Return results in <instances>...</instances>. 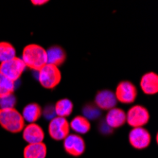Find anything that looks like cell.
Instances as JSON below:
<instances>
[{
    "mask_svg": "<svg viewBox=\"0 0 158 158\" xmlns=\"http://www.w3.org/2000/svg\"><path fill=\"white\" fill-rule=\"evenodd\" d=\"M31 3L33 5H35V6H41V5H44V4L48 3V1H47V0H42V1H39V0H38V1H37V0H32Z\"/></svg>",
    "mask_w": 158,
    "mask_h": 158,
    "instance_id": "cell-25",
    "label": "cell"
},
{
    "mask_svg": "<svg viewBox=\"0 0 158 158\" xmlns=\"http://www.w3.org/2000/svg\"><path fill=\"white\" fill-rule=\"evenodd\" d=\"M42 114L44 118L47 119V120H52L54 118H56V113H55V108H54V105L52 104H48L44 110L42 111Z\"/></svg>",
    "mask_w": 158,
    "mask_h": 158,
    "instance_id": "cell-23",
    "label": "cell"
},
{
    "mask_svg": "<svg viewBox=\"0 0 158 158\" xmlns=\"http://www.w3.org/2000/svg\"><path fill=\"white\" fill-rule=\"evenodd\" d=\"M26 65L21 58L14 57L13 59L0 64V74L15 82L26 70Z\"/></svg>",
    "mask_w": 158,
    "mask_h": 158,
    "instance_id": "cell-4",
    "label": "cell"
},
{
    "mask_svg": "<svg viewBox=\"0 0 158 158\" xmlns=\"http://www.w3.org/2000/svg\"><path fill=\"white\" fill-rule=\"evenodd\" d=\"M104 120L112 129L119 128L126 122V113L120 108L114 107L108 111Z\"/></svg>",
    "mask_w": 158,
    "mask_h": 158,
    "instance_id": "cell-13",
    "label": "cell"
},
{
    "mask_svg": "<svg viewBox=\"0 0 158 158\" xmlns=\"http://www.w3.org/2000/svg\"><path fill=\"white\" fill-rule=\"evenodd\" d=\"M54 108L56 117L66 118L69 117L73 111V103L68 98H63L56 102Z\"/></svg>",
    "mask_w": 158,
    "mask_h": 158,
    "instance_id": "cell-18",
    "label": "cell"
},
{
    "mask_svg": "<svg viewBox=\"0 0 158 158\" xmlns=\"http://www.w3.org/2000/svg\"><path fill=\"white\" fill-rule=\"evenodd\" d=\"M66 59V54L63 48L59 46L50 47L47 50V60L48 64H52L55 66L62 65Z\"/></svg>",
    "mask_w": 158,
    "mask_h": 158,
    "instance_id": "cell-14",
    "label": "cell"
},
{
    "mask_svg": "<svg viewBox=\"0 0 158 158\" xmlns=\"http://www.w3.org/2000/svg\"><path fill=\"white\" fill-rule=\"evenodd\" d=\"M140 87L146 95H154L158 92V75L155 72H148L142 76Z\"/></svg>",
    "mask_w": 158,
    "mask_h": 158,
    "instance_id": "cell-12",
    "label": "cell"
},
{
    "mask_svg": "<svg viewBox=\"0 0 158 158\" xmlns=\"http://www.w3.org/2000/svg\"><path fill=\"white\" fill-rule=\"evenodd\" d=\"M98 130H99L100 133L103 134V135H110L112 133V131H113V129L107 125L105 120H102V122H100L99 126H98Z\"/></svg>",
    "mask_w": 158,
    "mask_h": 158,
    "instance_id": "cell-24",
    "label": "cell"
},
{
    "mask_svg": "<svg viewBox=\"0 0 158 158\" xmlns=\"http://www.w3.org/2000/svg\"><path fill=\"white\" fill-rule=\"evenodd\" d=\"M42 116V108L39 104L32 102L27 104L23 109L22 117L25 121L30 123H35Z\"/></svg>",
    "mask_w": 158,
    "mask_h": 158,
    "instance_id": "cell-16",
    "label": "cell"
},
{
    "mask_svg": "<svg viewBox=\"0 0 158 158\" xmlns=\"http://www.w3.org/2000/svg\"><path fill=\"white\" fill-rule=\"evenodd\" d=\"M16 97L13 95V93L0 98V109L14 108L16 104Z\"/></svg>",
    "mask_w": 158,
    "mask_h": 158,
    "instance_id": "cell-21",
    "label": "cell"
},
{
    "mask_svg": "<svg viewBox=\"0 0 158 158\" xmlns=\"http://www.w3.org/2000/svg\"><path fill=\"white\" fill-rule=\"evenodd\" d=\"M0 126L10 133L17 134L25 128V120L16 109H0Z\"/></svg>",
    "mask_w": 158,
    "mask_h": 158,
    "instance_id": "cell-2",
    "label": "cell"
},
{
    "mask_svg": "<svg viewBox=\"0 0 158 158\" xmlns=\"http://www.w3.org/2000/svg\"><path fill=\"white\" fill-rule=\"evenodd\" d=\"M37 72V80L46 89H54L62 81V74L59 67L47 64Z\"/></svg>",
    "mask_w": 158,
    "mask_h": 158,
    "instance_id": "cell-3",
    "label": "cell"
},
{
    "mask_svg": "<svg viewBox=\"0 0 158 158\" xmlns=\"http://www.w3.org/2000/svg\"><path fill=\"white\" fill-rule=\"evenodd\" d=\"M152 136L148 130L143 127L133 128L129 133V143L136 150H143L149 147L151 144Z\"/></svg>",
    "mask_w": 158,
    "mask_h": 158,
    "instance_id": "cell-8",
    "label": "cell"
},
{
    "mask_svg": "<svg viewBox=\"0 0 158 158\" xmlns=\"http://www.w3.org/2000/svg\"><path fill=\"white\" fill-rule=\"evenodd\" d=\"M82 113H83V117L85 118H87L88 120H96L102 116L100 109L96 104L93 103L85 104L82 108Z\"/></svg>",
    "mask_w": 158,
    "mask_h": 158,
    "instance_id": "cell-20",
    "label": "cell"
},
{
    "mask_svg": "<svg viewBox=\"0 0 158 158\" xmlns=\"http://www.w3.org/2000/svg\"><path fill=\"white\" fill-rule=\"evenodd\" d=\"M21 59L26 67H28L34 71H39L43 66L48 64L47 50L36 44L27 45L23 49Z\"/></svg>",
    "mask_w": 158,
    "mask_h": 158,
    "instance_id": "cell-1",
    "label": "cell"
},
{
    "mask_svg": "<svg viewBox=\"0 0 158 158\" xmlns=\"http://www.w3.org/2000/svg\"><path fill=\"white\" fill-rule=\"evenodd\" d=\"M16 57V50L9 42H0V63H4Z\"/></svg>",
    "mask_w": 158,
    "mask_h": 158,
    "instance_id": "cell-19",
    "label": "cell"
},
{
    "mask_svg": "<svg viewBox=\"0 0 158 158\" xmlns=\"http://www.w3.org/2000/svg\"><path fill=\"white\" fill-rule=\"evenodd\" d=\"M0 88L9 94H12L15 90V82L7 79L2 74H0Z\"/></svg>",
    "mask_w": 158,
    "mask_h": 158,
    "instance_id": "cell-22",
    "label": "cell"
},
{
    "mask_svg": "<svg viewBox=\"0 0 158 158\" xmlns=\"http://www.w3.org/2000/svg\"><path fill=\"white\" fill-rule=\"evenodd\" d=\"M69 122L65 118L56 117L48 124V134L56 141L64 140L69 135Z\"/></svg>",
    "mask_w": 158,
    "mask_h": 158,
    "instance_id": "cell-7",
    "label": "cell"
},
{
    "mask_svg": "<svg viewBox=\"0 0 158 158\" xmlns=\"http://www.w3.org/2000/svg\"><path fill=\"white\" fill-rule=\"evenodd\" d=\"M69 127L77 134L84 135L90 131L91 125L89 120L85 118L83 116H77L71 120V122L69 123Z\"/></svg>",
    "mask_w": 158,
    "mask_h": 158,
    "instance_id": "cell-17",
    "label": "cell"
},
{
    "mask_svg": "<svg viewBox=\"0 0 158 158\" xmlns=\"http://www.w3.org/2000/svg\"><path fill=\"white\" fill-rule=\"evenodd\" d=\"M114 96L118 102L124 104H130L136 99L137 90L134 83L128 81H123L118 84Z\"/></svg>",
    "mask_w": 158,
    "mask_h": 158,
    "instance_id": "cell-6",
    "label": "cell"
},
{
    "mask_svg": "<svg viewBox=\"0 0 158 158\" xmlns=\"http://www.w3.org/2000/svg\"><path fill=\"white\" fill-rule=\"evenodd\" d=\"M47 145L45 143H34L27 144L24 149V158H46L47 157Z\"/></svg>",
    "mask_w": 158,
    "mask_h": 158,
    "instance_id": "cell-15",
    "label": "cell"
},
{
    "mask_svg": "<svg viewBox=\"0 0 158 158\" xmlns=\"http://www.w3.org/2000/svg\"><path fill=\"white\" fill-rule=\"evenodd\" d=\"M64 151L72 156H81L85 152L84 139L77 134H69L64 139Z\"/></svg>",
    "mask_w": 158,
    "mask_h": 158,
    "instance_id": "cell-9",
    "label": "cell"
},
{
    "mask_svg": "<svg viewBox=\"0 0 158 158\" xmlns=\"http://www.w3.org/2000/svg\"><path fill=\"white\" fill-rule=\"evenodd\" d=\"M118 100L114 93L110 90H102L95 97V104L100 110H111L116 107Z\"/></svg>",
    "mask_w": 158,
    "mask_h": 158,
    "instance_id": "cell-11",
    "label": "cell"
},
{
    "mask_svg": "<svg viewBox=\"0 0 158 158\" xmlns=\"http://www.w3.org/2000/svg\"><path fill=\"white\" fill-rule=\"evenodd\" d=\"M23 138L28 144L41 143L45 138V133L41 126L36 123H30L23 129Z\"/></svg>",
    "mask_w": 158,
    "mask_h": 158,
    "instance_id": "cell-10",
    "label": "cell"
},
{
    "mask_svg": "<svg viewBox=\"0 0 158 158\" xmlns=\"http://www.w3.org/2000/svg\"><path fill=\"white\" fill-rule=\"evenodd\" d=\"M150 114L147 108L141 105H135L129 109L126 114V122L133 128L143 127L148 123Z\"/></svg>",
    "mask_w": 158,
    "mask_h": 158,
    "instance_id": "cell-5",
    "label": "cell"
}]
</instances>
